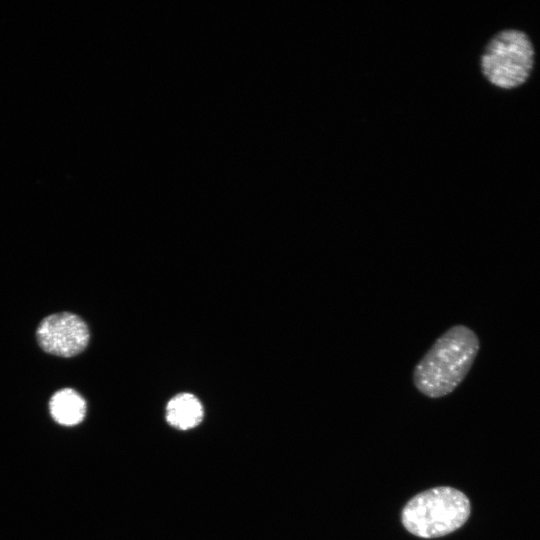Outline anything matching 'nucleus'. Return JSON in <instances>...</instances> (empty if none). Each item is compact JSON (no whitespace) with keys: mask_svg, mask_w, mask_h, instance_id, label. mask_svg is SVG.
Here are the masks:
<instances>
[{"mask_svg":"<svg viewBox=\"0 0 540 540\" xmlns=\"http://www.w3.org/2000/svg\"><path fill=\"white\" fill-rule=\"evenodd\" d=\"M470 514L466 494L450 486H438L413 496L402 509L401 522L411 534L430 539L458 530Z\"/></svg>","mask_w":540,"mask_h":540,"instance_id":"nucleus-2","label":"nucleus"},{"mask_svg":"<svg viewBox=\"0 0 540 540\" xmlns=\"http://www.w3.org/2000/svg\"><path fill=\"white\" fill-rule=\"evenodd\" d=\"M53 419L64 426L79 424L86 415L84 398L71 388L61 389L53 394L49 402Z\"/></svg>","mask_w":540,"mask_h":540,"instance_id":"nucleus-5","label":"nucleus"},{"mask_svg":"<svg viewBox=\"0 0 540 540\" xmlns=\"http://www.w3.org/2000/svg\"><path fill=\"white\" fill-rule=\"evenodd\" d=\"M36 337L45 352L73 357L87 347L89 330L79 316L61 312L44 318L37 328Z\"/></svg>","mask_w":540,"mask_h":540,"instance_id":"nucleus-4","label":"nucleus"},{"mask_svg":"<svg viewBox=\"0 0 540 540\" xmlns=\"http://www.w3.org/2000/svg\"><path fill=\"white\" fill-rule=\"evenodd\" d=\"M201 402L190 393H180L167 404L166 419L168 423L180 430H188L197 426L203 418Z\"/></svg>","mask_w":540,"mask_h":540,"instance_id":"nucleus-6","label":"nucleus"},{"mask_svg":"<svg viewBox=\"0 0 540 540\" xmlns=\"http://www.w3.org/2000/svg\"><path fill=\"white\" fill-rule=\"evenodd\" d=\"M477 334L455 325L439 336L413 370V384L429 398L452 393L465 379L479 352Z\"/></svg>","mask_w":540,"mask_h":540,"instance_id":"nucleus-1","label":"nucleus"},{"mask_svg":"<svg viewBox=\"0 0 540 540\" xmlns=\"http://www.w3.org/2000/svg\"><path fill=\"white\" fill-rule=\"evenodd\" d=\"M534 64V46L518 29H504L490 38L480 57L483 76L499 88L523 84Z\"/></svg>","mask_w":540,"mask_h":540,"instance_id":"nucleus-3","label":"nucleus"}]
</instances>
